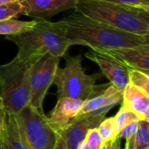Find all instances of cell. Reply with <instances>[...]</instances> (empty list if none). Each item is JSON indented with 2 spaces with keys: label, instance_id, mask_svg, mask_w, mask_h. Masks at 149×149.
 I'll list each match as a JSON object with an SVG mask.
<instances>
[{
  "label": "cell",
  "instance_id": "1",
  "mask_svg": "<svg viewBox=\"0 0 149 149\" xmlns=\"http://www.w3.org/2000/svg\"><path fill=\"white\" fill-rule=\"evenodd\" d=\"M72 45H86L96 52L149 45V36L126 32L74 12L60 20Z\"/></svg>",
  "mask_w": 149,
  "mask_h": 149
},
{
  "label": "cell",
  "instance_id": "2",
  "mask_svg": "<svg viewBox=\"0 0 149 149\" xmlns=\"http://www.w3.org/2000/svg\"><path fill=\"white\" fill-rule=\"evenodd\" d=\"M35 20L36 23L31 30L7 37L18 48L16 58L31 63L47 52L58 58L65 56L71 45L60 20L58 22H50L45 18Z\"/></svg>",
  "mask_w": 149,
  "mask_h": 149
},
{
  "label": "cell",
  "instance_id": "3",
  "mask_svg": "<svg viewBox=\"0 0 149 149\" xmlns=\"http://www.w3.org/2000/svg\"><path fill=\"white\" fill-rule=\"evenodd\" d=\"M76 12L118 30L149 35V10L98 0H77Z\"/></svg>",
  "mask_w": 149,
  "mask_h": 149
},
{
  "label": "cell",
  "instance_id": "4",
  "mask_svg": "<svg viewBox=\"0 0 149 149\" xmlns=\"http://www.w3.org/2000/svg\"><path fill=\"white\" fill-rule=\"evenodd\" d=\"M30 64L15 57L0 65V100L7 113L16 115L31 104Z\"/></svg>",
  "mask_w": 149,
  "mask_h": 149
},
{
  "label": "cell",
  "instance_id": "5",
  "mask_svg": "<svg viewBox=\"0 0 149 149\" xmlns=\"http://www.w3.org/2000/svg\"><path fill=\"white\" fill-rule=\"evenodd\" d=\"M65 66L58 67L53 80L57 86V96L58 98L69 97L73 99L87 100L101 93L107 85L96 86V81L100 78V73L88 75L82 67L81 55H65Z\"/></svg>",
  "mask_w": 149,
  "mask_h": 149
},
{
  "label": "cell",
  "instance_id": "6",
  "mask_svg": "<svg viewBox=\"0 0 149 149\" xmlns=\"http://www.w3.org/2000/svg\"><path fill=\"white\" fill-rule=\"evenodd\" d=\"M15 116L28 148H54L58 134L52 128L45 113L28 106Z\"/></svg>",
  "mask_w": 149,
  "mask_h": 149
},
{
  "label": "cell",
  "instance_id": "7",
  "mask_svg": "<svg viewBox=\"0 0 149 149\" xmlns=\"http://www.w3.org/2000/svg\"><path fill=\"white\" fill-rule=\"evenodd\" d=\"M59 58L45 53L30 64L31 104L41 113H45L43 104L49 87L53 84Z\"/></svg>",
  "mask_w": 149,
  "mask_h": 149
},
{
  "label": "cell",
  "instance_id": "8",
  "mask_svg": "<svg viewBox=\"0 0 149 149\" xmlns=\"http://www.w3.org/2000/svg\"><path fill=\"white\" fill-rule=\"evenodd\" d=\"M86 57L100 66L102 74L105 75L110 81V84L116 88L123 91L129 83L130 68L117 58L107 52H96L93 50L86 52Z\"/></svg>",
  "mask_w": 149,
  "mask_h": 149
},
{
  "label": "cell",
  "instance_id": "9",
  "mask_svg": "<svg viewBox=\"0 0 149 149\" xmlns=\"http://www.w3.org/2000/svg\"><path fill=\"white\" fill-rule=\"evenodd\" d=\"M105 117L92 113L79 115L64 127L58 134L64 140L67 149H78L87 131L97 127Z\"/></svg>",
  "mask_w": 149,
  "mask_h": 149
},
{
  "label": "cell",
  "instance_id": "10",
  "mask_svg": "<svg viewBox=\"0 0 149 149\" xmlns=\"http://www.w3.org/2000/svg\"><path fill=\"white\" fill-rule=\"evenodd\" d=\"M122 96L123 91L110 84L99 94L85 100L78 116L87 113L106 116L112 108L122 102Z\"/></svg>",
  "mask_w": 149,
  "mask_h": 149
},
{
  "label": "cell",
  "instance_id": "11",
  "mask_svg": "<svg viewBox=\"0 0 149 149\" xmlns=\"http://www.w3.org/2000/svg\"><path fill=\"white\" fill-rule=\"evenodd\" d=\"M24 15L45 18L61 11L74 9L77 0H21Z\"/></svg>",
  "mask_w": 149,
  "mask_h": 149
},
{
  "label": "cell",
  "instance_id": "12",
  "mask_svg": "<svg viewBox=\"0 0 149 149\" xmlns=\"http://www.w3.org/2000/svg\"><path fill=\"white\" fill-rule=\"evenodd\" d=\"M83 102L81 100L69 97L58 98L50 117H47L52 128L58 134L64 127L78 116Z\"/></svg>",
  "mask_w": 149,
  "mask_h": 149
},
{
  "label": "cell",
  "instance_id": "13",
  "mask_svg": "<svg viewBox=\"0 0 149 149\" xmlns=\"http://www.w3.org/2000/svg\"><path fill=\"white\" fill-rule=\"evenodd\" d=\"M117 58L130 69L138 70L149 75V45L113 49L107 52Z\"/></svg>",
  "mask_w": 149,
  "mask_h": 149
},
{
  "label": "cell",
  "instance_id": "14",
  "mask_svg": "<svg viewBox=\"0 0 149 149\" xmlns=\"http://www.w3.org/2000/svg\"><path fill=\"white\" fill-rule=\"evenodd\" d=\"M122 105L149 122V93L128 83L123 90Z\"/></svg>",
  "mask_w": 149,
  "mask_h": 149
},
{
  "label": "cell",
  "instance_id": "15",
  "mask_svg": "<svg viewBox=\"0 0 149 149\" xmlns=\"http://www.w3.org/2000/svg\"><path fill=\"white\" fill-rule=\"evenodd\" d=\"M0 149H29L14 114L6 115L5 126L0 139Z\"/></svg>",
  "mask_w": 149,
  "mask_h": 149
},
{
  "label": "cell",
  "instance_id": "16",
  "mask_svg": "<svg viewBox=\"0 0 149 149\" xmlns=\"http://www.w3.org/2000/svg\"><path fill=\"white\" fill-rule=\"evenodd\" d=\"M36 23V20L21 21L15 18L0 20V35L15 36L31 30Z\"/></svg>",
  "mask_w": 149,
  "mask_h": 149
},
{
  "label": "cell",
  "instance_id": "17",
  "mask_svg": "<svg viewBox=\"0 0 149 149\" xmlns=\"http://www.w3.org/2000/svg\"><path fill=\"white\" fill-rule=\"evenodd\" d=\"M148 148H149V122L140 120L136 134L126 141L125 149Z\"/></svg>",
  "mask_w": 149,
  "mask_h": 149
},
{
  "label": "cell",
  "instance_id": "18",
  "mask_svg": "<svg viewBox=\"0 0 149 149\" xmlns=\"http://www.w3.org/2000/svg\"><path fill=\"white\" fill-rule=\"evenodd\" d=\"M114 117V121H115V127H116V131L119 134L120 130L128 125L131 122L137 121V120H141V118L132 110L128 109L125 106L121 105L119 112L116 113Z\"/></svg>",
  "mask_w": 149,
  "mask_h": 149
},
{
  "label": "cell",
  "instance_id": "19",
  "mask_svg": "<svg viewBox=\"0 0 149 149\" xmlns=\"http://www.w3.org/2000/svg\"><path fill=\"white\" fill-rule=\"evenodd\" d=\"M20 15H24V7L21 0L0 4V20L14 18Z\"/></svg>",
  "mask_w": 149,
  "mask_h": 149
},
{
  "label": "cell",
  "instance_id": "20",
  "mask_svg": "<svg viewBox=\"0 0 149 149\" xmlns=\"http://www.w3.org/2000/svg\"><path fill=\"white\" fill-rule=\"evenodd\" d=\"M99 133L100 134L101 137L105 140V141H108L117 137L118 133L116 131L114 117L104 118L100 125L97 127Z\"/></svg>",
  "mask_w": 149,
  "mask_h": 149
},
{
  "label": "cell",
  "instance_id": "21",
  "mask_svg": "<svg viewBox=\"0 0 149 149\" xmlns=\"http://www.w3.org/2000/svg\"><path fill=\"white\" fill-rule=\"evenodd\" d=\"M129 83L149 93V75L134 69L129 71Z\"/></svg>",
  "mask_w": 149,
  "mask_h": 149
},
{
  "label": "cell",
  "instance_id": "22",
  "mask_svg": "<svg viewBox=\"0 0 149 149\" xmlns=\"http://www.w3.org/2000/svg\"><path fill=\"white\" fill-rule=\"evenodd\" d=\"M83 141L90 149H102L106 141L101 137L97 127L91 128L87 131Z\"/></svg>",
  "mask_w": 149,
  "mask_h": 149
},
{
  "label": "cell",
  "instance_id": "23",
  "mask_svg": "<svg viewBox=\"0 0 149 149\" xmlns=\"http://www.w3.org/2000/svg\"><path fill=\"white\" fill-rule=\"evenodd\" d=\"M98 1H105L118 4L128 5L136 8H141L149 10V0H98Z\"/></svg>",
  "mask_w": 149,
  "mask_h": 149
},
{
  "label": "cell",
  "instance_id": "24",
  "mask_svg": "<svg viewBox=\"0 0 149 149\" xmlns=\"http://www.w3.org/2000/svg\"><path fill=\"white\" fill-rule=\"evenodd\" d=\"M139 121L140 120L131 122L128 125H127L126 127H124L120 130V132L119 133V134L117 135V137L120 138V139H124L125 141H127L130 138H132L136 134V132L138 130Z\"/></svg>",
  "mask_w": 149,
  "mask_h": 149
},
{
  "label": "cell",
  "instance_id": "25",
  "mask_svg": "<svg viewBox=\"0 0 149 149\" xmlns=\"http://www.w3.org/2000/svg\"><path fill=\"white\" fill-rule=\"evenodd\" d=\"M120 139L116 137L113 140L106 141L102 149H120Z\"/></svg>",
  "mask_w": 149,
  "mask_h": 149
},
{
  "label": "cell",
  "instance_id": "26",
  "mask_svg": "<svg viewBox=\"0 0 149 149\" xmlns=\"http://www.w3.org/2000/svg\"><path fill=\"white\" fill-rule=\"evenodd\" d=\"M6 115H7V113L3 109L0 110V139H1V136L4 128V126H5Z\"/></svg>",
  "mask_w": 149,
  "mask_h": 149
},
{
  "label": "cell",
  "instance_id": "27",
  "mask_svg": "<svg viewBox=\"0 0 149 149\" xmlns=\"http://www.w3.org/2000/svg\"><path fill=\"white\" fill-rule=\"evenodd\" d=\"M53 149H67L66 148V145L64 141V140L58 135V140H57V142L55 144V147Z\"/></svg>",
  "mask_w": 149,
  "mask_h": 149
},
{
  "label": "cell",
  "instance_id": "28",
  "mask_svg": "<svg viewBox=\"0 0 149 149\" xmlns=\"http://www.w3.org/2000/svg\"><path fill=\"white\" fill-rule=\"evenodd\" d=\"M12 1H16V0H0V4L5 3H9V2H12Z\"/></svg>",
  "mask_w": 149,
  "mask_h": 149
},
{
  "label": "cell",
  "instance_id": "29",
  "mask_svg": "<svg viewBox=\"0 0 149 149\" xmlns=\"http://www.w3.org/2000/svg\"><path fill=\"white\" fill-rule=\"evenodd\" d=\"M2 109H3V103L0 100V110H2Z\"/></svg>",
  "mask_w": 149,
  "mask_h": 149
},
{
  "label": "cell",
  "instance_id": "30",
  "mask_svg": "<svg viewBox=\"0 0 149 149\" xmlns=\"http://www.w3.org/2000/svg\"><path fill=\"white\" fill-rule=\"evenodd\" d=\"M148 149H149V148H148Z\"/></svg>",
  "mask_w": 149,
  "mask_h": 149
}]
</instances>
